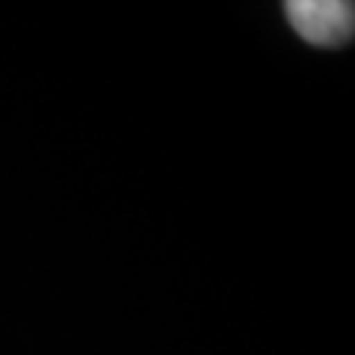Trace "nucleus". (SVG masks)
<instances>
[{
  "instance_id": "1",
  "label": "nucleus",
  "mask_w": 355,
  "mask_h": 355,
  "mask_svg": "<svg viewBox=\"0 0 355 355\" xmlns=\"http://www.w3.org/2000/svg\"><path fill=\"white\" fill-rule=\"evenodd\" d=\"M284 15L296 36L314 48H343L352 42L355 6L349 0H291Z\"/></svg>"
}]
</instances>
